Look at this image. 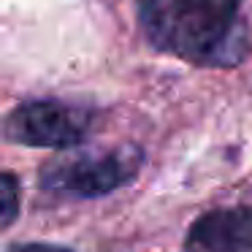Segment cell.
<instances>
[{"instance_id": "obj_1", "label": "cell", "mask_w": 252, "mask_h": 252, "mask_svg": "<svg viewBox=\"0 0 252 252\" xmlns=\"http://www.w3.org/2000/svg\"><path fill=\"white\" fill-rule=\"evenodd\" d=\"M244 0H136L141 33L163 55L203 68H233L250 52Z\"/></svg>"}, {"instance_id": "obj_2", "label": "cell", "mask_w": 252, "mask_h": 252, "mask_svg": "<svg viewBox=\"0 0 252 252\" xmlns=\"http://www.w3.org/2000/svg\"><path fill=\"white\" fill-rule=\"evenodd\" d=\"M144 165L138 147L125 144L106 152H82L52 160L41 168V190L68 198H100L130 185Z\"/></svg>"}, {"instance_id": "obj_3", "label": "cell", "mask_w": 252, "mask_h": 252, "mask_svg": "<svg viewBox=\"0 0 252 252\" xmlns=\"http://www.w3.org/2000/svg\"><path fill=\"white\" fill-rule=\"evenodd\" d=\"M95 111L68 100H28L6 117V138L35 149H71L90 136Z\"/></svg>"}, {"instance_id": "obj_4", "label": "cell", "mask_w": 252, "mask_h": 252, "mask_svg": "<svg viewBox=\"0 0 252 252\" xmlns=\"http://www.w3.org/2000/svg\"><path fill=\"white\" fill-rule=\"evenodd\" d=\"M182 252H252V206L214 209L198 217Z\"/></svg>"}, {"instance_id": "obj_5", "label": "cell", "mask_w": 252, "mask_h": 252, "mask_svg": "<svg viewBox=\"0 0 252 252\" xmlns=\"http://www.w3.org/2000/svg\"><path fill=\"white\" fill-rule=\"evenodd\" d=\"M0 198H3L0 222H3V228H11L17 214H19V182L11 171H6L3 179H0Z\"/></svg>"}, {"instance_id": "obj_6", "label": "cell", "mask_w": 252, "mask_h": 252, "mask_svg": "<svg viewBox=\"0 0 252 252\" xmlns=\"http://www.w3.org/2000/svg\"><path fill=\"white\" fill-rule=\"evenodd\" d=\"M6 252H73L68 247H60V244H46V241H17V244H8Z\"/></svg>"}]
</instances>
